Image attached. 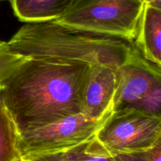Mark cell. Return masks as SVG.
I'll return each instance as SVG.
<instances>
[{
    "instance_id": "cell-2",
    "label": "cell",
    "mask_w": 161,
    "mask_h": 161,
    "mask_svg": "<svg viewBox=\"0 0 161 161\" xmlns=\"http://www.w3.org/2000/svg\"><path fill=\"white\" fill-rule=\"evenodd\" d=\"M31 59L86 63L116 69L138 50L133 42L64 26L55 20L28 22L7 42Z\"/></svg>"
},
{
    "instance_id": "cell-18",
    "label": "cell",
    "mask_w": 161,
    "mask_h": 161,
    "mask_svg": "<svg viewBox=\"0 0 161 161\" xmlns=\"http://www.w3.org/2000/svg\"><path fill=\"white\" fill-rule=\"evenodd\" d=\"M5 105L4 102V94H3V86L0 84V109Z\"/></svg>"
},
{
    "instance_id": "cell-10",
    "label": "cell",
    "mask_w": 161,
    "mask_h": 161,
    "mask_svg": "<svg viewBox=\"0 0 161 161\" xmlns=\"http://www.w3.org/2000/svg\"><path fill=\"white\" fill-rule=\"evenodd\" d=\"M19 132L6 106L0 109V161H20Z\"/></svg>"
},
{
    "instance_id": "cell-5",
    "label": "cell",
    "mask_w": 161,
    "mask_h": 161,
    "mask_svg": "<svg viewBox=\"0 0 161 161\" xmlns=\"http://www.w3.org/2000/svg\"><path fill=\"white\" fill-rule=\"evenodd\" d=\"M108 117L94 120L83 113H79L39 128L20 132L18 148L20 158L39 154L64 153L90 141L95 138Z\"/></svg>"
},
{
    "instance_id": "cell-14",
    "label": "cell",
    "mask_w": 161,
    "mask_h": 161,
    "mask_svg": "<svg viewBox=\"0 0 161 161\" xmlns=\"http://www.w3.org/2000/svg\"><path fill=\"white\" fill-rule=\"evenodd\" d=\"M20 161H65L63 153H45L39 155L28 156L20 158Z\"/></svg>"
},
{
    "instance_id": "cell-7",
    "label": "cell",
    "mask_w": 161,
    "mask_h": 161,
    "mask_svg": "<svg viewBox=\"0 0 161 161\" xmlns=\"http://www.w3.org/2000/svg\"><path fill=\"white\" fill-rule=\"evenodd\" d=\"M115 93V69L91 65L82 94V113L94 120L108 117L113 111Z\"/></svg>"
},
{
    "instance_id": "cell-19",
    "label": "cell",
    "mask_w": 161,
    "mask_h": 161,
    "mask_svg": "<svg viewBox=\"0 0 161 161\" xmlns=\"http://www.w3.org/2000/svg\"><path fill=\"white\" fill-rule=\"evenodd\" d=\"M0 1H3V0H0Z\"/></svg>"
},
{
    "instance_id": "cell-16",
    "label": "cell",
    "mask_w": 161,
    "mask_h": 161,
    "mask_svg": "<svg viewBox=\"0 0 161 161\" xmlns=\"http://www.w3.org/2000/svg\"><path fill=\"white\" fill-rule=\"evenodd\" d=\"M114 156L116 161H147L144 153L127 154H116Z\"/></svg>"
},
{
    "instance_id": "cell-15",
    "label": "cell",
    "mask_w": 161,
    "mask_h": 161,
    "mask_svg": "<svg viewBox=\"0 0 161 161\" xmlns=\"http://www.w3.org/2000/svg\"><path fill=\"white\" fill-rule=\"evenodd\" d=\"M147 161H161V139L145 152Z\"/></svg>"
},
{
    "instance_id": "cell-3",
    "label": "cell",
    "mask_w": 161,
    "mask_h": 161,
    "mask_svg": "<svg viewBox=\"0 0 161 161\" xmlns=\"http://www.w3.org/2000/svg\"><path fill=\"white\" fill-rule=\"evenodd\" d=\"M142 0H72L58 18L64 26L135 42Z\"/></svg>"
},
{
    "instance_id": "cell-9",
    "label": "cell",
    "mask_w": 161,
    "mask_h": 161,
    "mask_svg": "<svg viewBox=\"0 0 161 161\" xmlns=\"http://www.w3.org/2000/svg\"><path fill=\"white\" fill-rule=\"evenodd\" d=\"M16 17L22 22L54 20L61 16L72 0H9Z\"/></svg>"
},
{
    "instance_id": "cell-4",
    "label": "cell",
    "mask_w": 161,
    "mask_h": 161,
    "mask_svg": "<svg viewBox=\"0 0 161 161\" xmlns=\"http://www.w3.org/2000/svg\"><path fill=\"white\" fill-rule=\"evenodd\" d=\"M96 138L113 155L144 153L161 139V116L135 108L113 111Z\"/></svg>"
},
{
    "instance_id": "cell-1",
    "label": "cell",
    "mask_w": 161,
    "mask_h": 161,
    "mask_svg": "<svg viewBox=\"0 0 161 161\" xmlns=\"http://www.w3.org/2000/svg\"><path fill=\"white\" fill-rule=\"evenodd\" d=\"M90 66L31 58L22 64L3 83L5 106L19 133L82 113Z\"/></svg>"
},
{
    "instance_id": "cell-12",
    "label": "cell",
    "mask_w": 161,
    "mask_h": 161,
    "mask_svg": "<svg viewBox=\"0 0 161 161\" xmlns=\"http://www.w3.org/2000/svg\"><path fill=\"white\" fill-rule=\"evenodd\" d=\"M29 58L14 53L7 42L0 41V84H3Z\"/></svg>"
},
{
    "instance_id": "cell-8",
    "label": "cell",
    "mask_w": 161,
    "mask_h": 161,
    "mask_svg": "<svg viewBox=\"0 0 161 161\" xmlns=\"http://www.w3.org/2000/svg\"><path fill=\"white\" fill-rule=\"evenodd\" d=\"M134 43L145 59L161 66V8L145 4Z\"/></svg>"
},
{
    "instance_id": "cell-11",
    "label": "cell",
    "mask_w": 161,
    "mask_h": 161,
    "mask_svg": "<svg viewBox=\"0 0 161 161\" xmlns=\"http://www.w3.org/2000/svg\"><path fill=\"white\" fill-rule=\"evenodd\" d=\"M63 156L65 161H116L96 137L65 151Z\"/></svg>"
},
{
    "instance_id": "cell-6",
    "label": "cell",
    "mask_w": 161,
    "mask_h": 161,
    "mask_svg": "<svg viewBox=\"0 0 161 161\" xmlns=\"http://www.w3.org/2000/svg\"><path fill=\"white\" fill-rule=\"evenodd\" d=\"M160 68L145 59L138 50L125 64L115 69L113 111L133 108L151 89L160 84Z\"/></svg>"
},
{
    "instance_id": "cell-13",
    "label": "cell",
    "mask_w": 161,
    "mask_h": 161,
    "mask_svg": "<svg viewBox=\"0 0 161 161\" xmlns=\"http://www.w3.org/2000/svg\"><path fill=\"white\" fill-rule=\"evenodd\" d=\"M133 108L161 116V85H157L151 89Z\"/></svg>"
},
{
    "instance_id": "cell-17",
    "label": "cell",
    "mask_w": 161,
    "mask_h": 161,
    "mask_svg": "<svg viewBox=\"0 0 161 161\" xmlns=\"http://www.w3.org/2000/svg\"><path fill=\"white\" fill-rule=\"evenodd\" d=\"M142 1L145 4H149L152 5V6L160 8L161 0H142Z\"/></svg>"
}]
</instances>
